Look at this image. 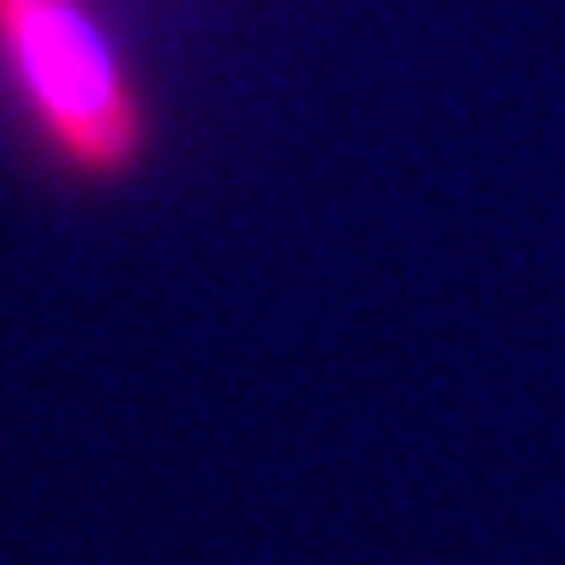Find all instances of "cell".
I'll list each match as a JSON object with an SVG mask.
<instances>
[{
    "label": "cell",
    "mask_w": 565,
    "mask_h": 565,
    "mask_svg": "<svg viewBox=\"0 0 565 565\" xmlns=\"http://www.w3.org/2000/svg\"><path fill=\"white\" fill-rule=\"evenodd\" d=\"M0 73L49 163L120 186L151 157V103L90 0H0Z\"/></svg>",
    "instance_id": "6da1fadb"
}]
</instances>
